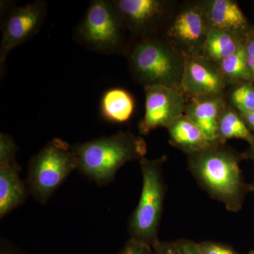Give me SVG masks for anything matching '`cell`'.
<instances>
[{
  "mask_svg": "<svg viewBox=\"0 0 254 254\" xmlns=\"http://www.w3.org/2000/svg\"><path fill=\"white\" fill-rule=\"evenodd\" d=\"M248 155L251 158L254 159V137L253 141L250 143V150H249Z\"/></svg>",
  "mask_w": 254,
  "mask_h": 254,
  "instance_id": "obj_29",
  "label": "cell"
},
{
  "mask_svg": "<svg viewBox=\"0 0 254 254\" xmlns=\"http://www.w3.org/2000/svg\"><path fill=\"white\" fill-rule=\"evenodd\" d=\"M209 27L245 37L250 31L248 21L236 1L210 0L201 3Z\"/></svg>",
  "mask_w": 254,
  "mask_h": 254,
  "instance_id": "obj_13",
  "label": "cell"
},
{
  "mask_svg": "<svg viewBox=\"0 0 254 254\" xmlns=\"http://www.w3.org/2000/svg\"><path fill=\"white\" fill-rule=\"evenodd\" d=\"M48 11V3L44 0H37L20 7L13 6L8 11L1 26V67L14 48L38 33L44 23Z\"/></svg>",
  "mask_w": 254,
  "mask_h": 254,
  "instance_id": "obj_7",
  "label": "cell"
},
{
  "mask_svg": "<svg viewBox=\"0 0 254 254\" xmlns=\"http://www.w3.org/2000/svg\"><path fill=\"white\" fill-rule=\"evenodd\" d=\"M246 61L250 71L252 83L254 85V30L251 29L245 37Z\"/></svg>",
  "mask_w": 254,
  "mask_h": 254,
  "instance_id": "obj_23",
  "label": "cell"
},
{
  "mask_svg": "<svg viewBox=\"0 0 254 254\" xmlns=\"http://www.w3.org/2000/svg\"><path fill=\"white\" fill-rule=\"evenodd\" d=\"M210 29L201 3L185 6L166 31L167 40L184 56L202 55Z\"/></svg>",
  "mask_w": 254,
  "mask_h": 254,
  "instance_id": "obj_8",
  "label": "cell"
},
{
  "mask_svg": "<svg viewBox=\"0 0 254 254\" xmlns=\"http://www.w3.org/2000/svg\"><path fill=\"white\" fill-rule=\"evenodd\" d=\"M201 254H238L232 247L213 242L197 243Z\"/></svg>",
  "mask_w": 254,
  "mask_h": 254,
  "instance_id": "obj_24",
  "label": "cell"
},
{
  "mask_svg": "<svg viewBox=\"0 0 254 254\" xmlns=\"http://www.w3.org/2000/svg\"><path fill=\"white\" fill-rule=\"evenodd\" d=\"M155 254H180L175 242L158 241L153 247Z\"/></svg>",
  "mask_w": 254,
  "mask_h": 254,
  "instance_id": "obj_26",
  "label": "cell"
},
{
  "mask_svg": "<svg viewBox=\"0 0 254 254\" xmlns=\"http://www.w3.org/2000/svg\"><path fill=\"white\" fill-rule=\"evenodd\" d=\"M126 25L137 39L156 36L159 23L165 11L166 1L161 0H112Z\"/></svg>",
  "mask_w": 254,
  "mask_h": 254,
  "instance_id": "obj_10",
  "label": "cell"
},
{
  "mask_svg": "<svg viewBox=\"0 0 254 254\" xmlns=\"http://www.w3.org/2000/svg\"><path fill=\"white\" fill-rule=\"evenodd\" d=\"M218 68L226 83L235 85L243 82L252 83L250 71L246 61L244 42L235 53L227 57L219 64Z\"/></svg>",
  "mask_w": 254,
  "mask_h": 254,
  "instance_id": "obj_19",
  "label": "cell"
},
{
  "mask_svg": "<svg viewBox=\"0 0 254 254\" xmlns=\"http://www.w3.org/2000/svg\"><path fill=\"white\" fill-rule=\"evenodd\" d=\"M226 106L224 95L191 97L185 115L199 127L210 145L219 144V118Z\"/></svg>",
  "mask_w": 254,
  "mask_h": 254,
  "instance_id": "obj_12",
  "label": "cell"
},
{
  "mask_svg": "<svg viewBox=\"0 0 254 254\" xmlns=\"http://www.w3.org/2000/svg\"><path fill=\"white\" fill-rule=\"evenodd\" d=\"M180 254H201L197 243L187 240H180L175 242Z\"/></svg>",
  "mask_w": 254,
  "mask_h": 254,
  "instance_id": "obj_25",
  "label": "cell"
},
{
  "mask_svg": "<svg viewBox=\"0 0 254 254\" xmlns=\"http://www.w3.org/2000/svg\"><path fill=\"white\" fill-rule=\"evenodd\" d=\"M78 170L98 185L109 184L127 162L141 160L147 153L145 140L131 131H119L71 146Z\"/></svg>",
  "mask_w": 254,
  "mask_h": 254,
  "instance_id": "obj_2",
  "label": "cell"
},
{
  "mask_svg": "<svg viewBox=\"0 0 254 254\" xmlns=\"http://www.w3.org/2000/svg\"><path fill=\"white\" fill-rule=\"evenodd\" d=\"M249 254H254V252H250V253Z\"/></svg>",
  "mask_w": 254,
  "mask_h": 254,
  "instance_id": "obj_30",
  "label": "cell"
},
{
  "mask_svg": "<svg viewBox=\"0 0 254 254\" xmlns=\"http://www.w3.org/2000/svg\"><path fill=\"white\" fill-rule=\"evenodd\" d=\"M249 129L254 135V111L247 113H240Z\"/></svg>",
  "mask_w": 254,
  "mask_h": 254,
  "instance_id": "obj_27",
  "label": "cell"
},
{
  "mask_svg": "<svg viewBox=\"0 0 254 254\" xmlns=\"http://www.w3.org/2000/svg\"><path fill=\"white\" fill-rule=\"evenodd\" d=\"M78 168L77 156L71 146L61 138H53L30 161L28 191L44 204L68 175Z\"/></svg>",
  "mask_w": 254,
  "mask_h": 254,
  "instance_id": "obj_6",
  "label": "cell"
},
{
  "mask_svg": "<svg viewBox=\"0 0 254 254\" xmlns=\"http://www.w3.org/2000/svg\"><path fill=\"white\" fill-rule=\"evenodd\" d=\"M165 160L166 156L155 160L143 158L139 160L143 186L139 202L128 223L131 237L152 248L159 240V225L166 190L162 168Z\"/></svg>",
  "mask_w": 254,
  "mask_h": 254,
  "instance_id": "obj_5",
  "label": "cell"
},
{
  "mask_svg": "<svg viewBox=\"0 0 254 254\" xmlns=\"http://www.w3.org/2000/svg\"><path fill=\"white\" fill-rule=\"evenodd\" d=\"M118 254H155L151 247L131 237Z\"/></svg>",
  "mask_w": 254,
  "mask_h": 254,
  "instance_id": "obj_22",
  "label": "cell"
},
{
  "mask_svg": "<svg viewBox=\"0 0 254 254\" xmlns=\"http://www.w3.org/2000/svg\"><path fill=\"white\" fill-rule=\"evenodd\" d=\"M134 108L133 97L122 88L108 90L100 101L102 117L110 123H126L131 118Z\"/></svg>",
  "mask_w": 254,
  "mask_h": 254,
  "instance_id": "obj_17",
  "label": "cell"
},
{
  "mask_svg": "<svg viewBox=\"0 0 254 254\" xmlns=\"http://www.w3.org/2000/svg\"><path fill=\"white\" fill-rule=\"evenodd\" d=\"M145 114L138 125L140 133L147 135L159 127L168 128L185 115V93L164 86L144 87Z\"/></svg>",
  "mask_w": 254,
  "mask_h": 254,
  "instance_id": "obj_9",
  "label": "cell"
},
{
  "mask_svg": "<svg viewBox=\"0 0 254 254\" xmlns=\"http://www.w3.org/2000/svg\"><path fill=\"white\" fill-rule=\"evenodd\" d=\"M170 143L187 155L195 153L210 145L199 127L187 115L177 119L168 127Z\"/></svg>",
  "mask_w": 254,
  "mask_h": 254,
  "instance_id": "obj_15",
  "label": "cell"
},
{
  "mask_svg": "<svg viewBox=\"0 0 254 254\" xmlns=\"http://www.w3.org/2000/svg\"><path fill=\"white\" fill-rule=\"evenodd\" d=\"M252 189H254V187H252Z\"/></svg>",
  "mask_w": 254,
  "mask_h": 254,
  "instance_id": "obj_31",
  "label": "cell"
},
{
  "mask_svg": "<svg viewBox=\"0 0 254 254\" xmlns=\"http://www.w3.org/2000/svg\"><path fill=\"white\" fill-rule=\"evenodd\" d=\"M218 136L219 144L232 138L245 140L250 143L253 141L254 135L249 129L240 113L228 105L222 112L218 121Z\"/></svg>",
  "mask_w": 254,
  "mask_h": 254,
  "instance_id": "obj_18",
  "label": "cell"
},
{
  "mask_svg": "<svg viewBox=\"0 0 254 254\" xmlns=\"http://www.w3.org/2000/svg\"><path fill=\"white\" fill-rule=\"evenodd\" d=\"M127 55L132 77L140 84L182 91L185 56L166 39L158 35L137 39Z\"/></svg>",
  "mask_w": 254,
  "mask_h": 254,
  "instance_id": "obj_3",
  "label": "cell"
},
{
  "mask_svg": "<svg viewBox=\"0 0 254 254\" xmlns=\"http://www.w3.org/2000/svg\"><path fill=\"white\" fill-rule=\"evenodd\" d=\"M17 145L12 137L6 133L0 134V163L16 160Z\"/></svg>",
  "mask_w": 254,
  "mask_h": 254,
  "instance_id": "obj_21",
  "label": "cell"
},
{
  "mask_svg": "<svg viewBox=\"0 0 254 254\" xmlns=\"http://www.w3.org/2000/svg\"><path fill=\"white\" fill-rule=\"evenodd\" d=\"M240 159L222 144L210 145L188 154L189 167L195 180L210 197L232 212L242 208L246 194L252 189L244 180Z\"/></svg>",
  "mask_w": 254,
  "mask_h": 254,
  "instance_id": "obj_1",
  "label": "cell"
},
{
  "mask_svg": "<svg viewBox=\"0 0 254 254\" xmlns=\"http://www.w3.org/2000/svg\"><path fill=\"white\" fill-rule=\"evenodd\" d=\"M230 102L239 113L254 111V85L243 82L235 85L230 93Z\"/></svg>",
  "mask_w": 254,
  "mask_h": 254,
  "instance_id": "obj_20",
  "label": "cell"
},
{
  "mask_svg": "<svg viewBox=\"0 0 254 254\" xmlns=\"http://www.w3.org/2000/svg\"><path fill=\"white\" fill-rule=\"evenodd\" d=\"M245 37L231 32L210 28L202 55L215 66L233 54L243 43Z\"/></svg>",
  "mask_w": 254,
  "mask_h": 254,
  "instance_id": "obj_16",
  "label": "cell"
},
{
  "mask_svg": "<svg viewBox=\"0 0 254 254\" xmlns=\"http://www.w3.org/2000/svg\"><path fill=\"white\" fill-rule=\"evenodd\" d=\"M16 160L0 163V218H2L26 199L28 190L20 177Z\"/></svg>",
  "mask_w": 254,
  "mask_h": 254,
  "instance_id": "obj_14",
  "label": "cell"
},
{
  "mask_svg": "<svg viewBox=\"0 0 254 254\" xmlns=\"http://www.w3.org/2000/svg\"><path fill=\"white\" fill-rule=\"evenodd\" d=\"M182 90L191 97L222 95L226 81L218 66L203 55L185 56Z\"/></svg>",
  "mask_w": 254,
  "mask_h": 254,
  "instance_id": "obj_11",
  "label": "cell"
},
{
  "mask_svg": "<svg viewBox=\"0 0 254 254\" xmlns=\"http://www.w3.org/2000/svg\"><path fill=\"white\" fill-rule=\"evenodd\" d=\"M126 25L112 0H93L73 31L81 46L102 55H127Z\"/></svg>",
  "mask_w": 254,
  "mask_h": 254,
  "instance_id": "obj_4",
  "label": "cell"
},
{
  "mask_svg": "<svg viewBox=\"0 0 254 254\" xmlns=\"http://www.w3.org/2000/svg\"><path fill=\"white\" fill-rule=\"evenodd\" d=\"M0 254H17V253H16V252H14V251L11 250V249L9 248V247H1V252H0Z\"/></svg>",
  "mask_w": 254,
  "mask_h": 254,
  "instance_id": "obj_28",
  "label": "cell"
}]
</instances>
